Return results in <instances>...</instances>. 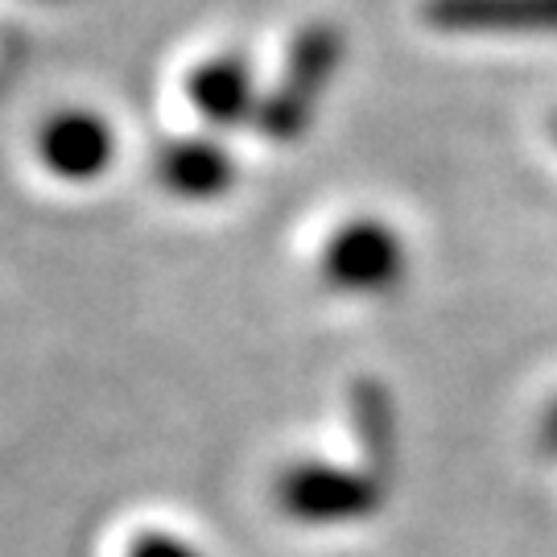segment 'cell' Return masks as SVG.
I'll list each match as a JSON object with an SVG mask.
<instances>
[{
	"label": "cell",
	"mask_w": 557,
	"mask_h": 557,
	"mask_svg": "<svg viewBox=\"0 0 557 557\" xmlns=\"http://www.w3.org/2000/svg\"><path fill=\"white\" fill-rule=\"evenodd\" d=\"M537 450L545 458H557V397L545 405V413L537 421Z\"/></svg>",
	"instance_id": "obj_10"
},
{
	"label": "cell",
	"mask_w": 557,
	"mask_h": 557,
	"mask_svg": "<svg viewBox=\"0 0 557 557\" xmlns=\"http://www.w3.org/2000/svg\"><path fill=\"white\" fill-rule=\"evenodd\" d=\"M347 418H351V438L363 455V467L388 479L400 450V418L388 384L376 376H359L347 388Z\"/></svg>",
	"instance_id": "obj_8"
},
{
	"label": "cell",
	"mask_w": 557,
	"mask_h": 557,
	"mask_svg": "<svg viewBox=\"0 0 557 557\" xmlns=\"http://www.w3.org/2000/svg\"><path fill=\"white\" fill-rule=\"evenodd\" d=\"M388 479L368 471L363 462H331V458H298L281 467L273 483L281 517L310 529H338V524H363L384 508Z\"/></svg>",
	"instance_id": "obj_2"
},
{
	"label": "cell",
	"mask_w": 557,
	"mask_h": 557,
	"mask_svg": "<svg viewBox=\"0 0 557 557\" xmlns=\"http://www.w3.org/2000/svg\"><path fill=\"white\" fill-rule=\"evenodd\" d=\"M319 273L347 298H388L409 277V248L388 220L356 215L326 236Z\"/></svg>",
	"instance_id": "obj_3"
},
{
	"label": "cell",
	"mask_w": 557,
	"mask_h": 557,
	"mask_svg": "<svg viewBox=\"0 0 557 557\" xmlns=\"http://www.w3.org/2000/svg\"><path fill=\"white\" fill-rule=\"evenodd\" d=\"M124 557H202L195 549V541L178 537V533H165V529H145L133 537L128 554Z\"/></svg>",
	"instance_id": "obj_9"
},
{
	"label": "cell",
	"mask_w": 557,
	"mask_h": 557,
	"mask_svg": "<svg viewBox=\"0 0 557 557\" xmlns=\"http://www.w3.org/2000/svg\"><path fill=\"white\" fill-rule=\"evenodd\" d=\"M442 38H557V0H421Z\"/></svg>",
	"instance_id": "obj_4"
},
{
	"label": "cell",
	"mask_w": 557,
	"mask_h": 557,
	"mask_svg": "<svg viewBox=\"0 0 557 557\" xmlns=\"http://www.w3.org/2000/svg\"><path fill=\"white\" fill-rule=\"evenodd\" d=\"M153 178L178 202H220L236 190L239 165L220 137L190 133L161 140L153 153Z\"/></svg>",
	"instance_id": "obj_5"
},
{
	"label": "cell",
	"mask_w": 557,
	"mask_h": 557,
	"mask_svg": "<svg viewBox=\"0 0 557 557\" xmlns=\"http://www.w3.org/2000/svg\"><path fill=\"white\" fill-rule=\"evenodd\" d=\"M186 100L195 108V116L215 128H244V124H257L260 100H264V87L257 79V66L244 59V54H215V59H202L190 79H186Z\"/></svg>",
	"instance_id": "obj_7"
},
{
	"label": "cell",
	"mask_w": 557,
	"mask_h": 557,
	"mask_svg": "<svg viewBox=\"0 0 557 557\" xmlns=\"http://www.w3.org/2000/svg\"><path fill=\"white\" fill-rule=\"evenodd\" d=\"M549 133H554V140H557V112H554V120H549Z\"/></svg>",
	"instance_id": "obj_11"
},
{
	"label": "cell",
	"mask_w": 557,
	"mask_h": 557,
	"mask_svg": "<svg viewBox=\"0 0 557 557\" xmlns=\"http://www.w3.org/2000/svg\"><path fill=\"white\" fill-rule=\"evenodd\" d=\"M343 62H347V34L338 25L314 21L298 29V38L285 50L277 79L264 87L252 128L273 145H298L314 128Z\"/></svg>",
	"instance_id": "obj_1"
},
{
	"label": "cell",
	"mask_w": 557,
	"mask_h": 557,
	"mask_svg": "<svg viewBox=\"0 0 557 557\" xmlns=\"http://www.w3.org/2000/svg\"><path fill=\"white\" fill-rule=\"evenodd\" d=\"M41 165L66 182H96L116 161V133L100 112L62 108L38 128Z\"/></svg>",
	"instance_id": "obj_6"
}]
</instances>
